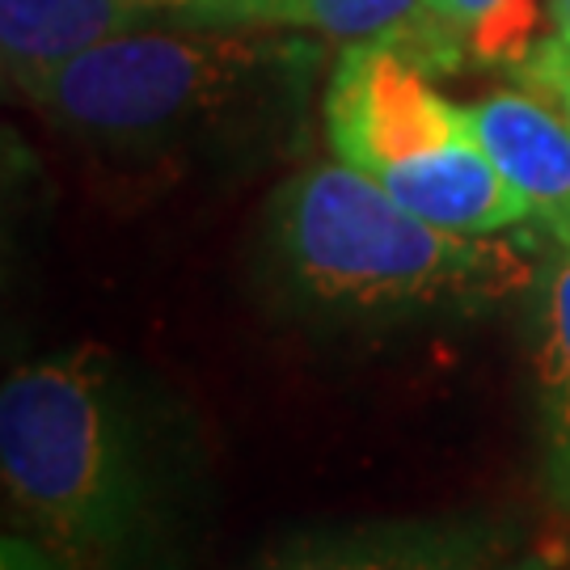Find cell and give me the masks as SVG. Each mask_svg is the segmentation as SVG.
Segmentation results:
<instances>
[{
    "label": "cell",
    "instance_id": "14",
    "mask_svg": "<svg viewBox=\"0 0 570 570\" xmlns=\"http://www.w3.org/2000/svg\"><path fill=\"white\" fill-rule=\"evenodd\" d=\"M0 570H72V567L60 562L47 546H35L26 537H4V546H0Z\"/></svg>",
    "mask_w": 570,
    "mask_h": 570
},
{
    "label": "cell",
    "instance_id": "10",
    "mask_svg": "<svg viewBox=\"0 0 570 570\" xmlns=\"http://www.w3.org/2000/svg\"><path fill=\"white\" fill-rule=\"evenodd\" d=\"M541 419L550 449V487L570 508V245L553 266L541 308Z\"/></svg>",
    "mask_w": 570,
    "mask_h": 570
},
{
    "label": "cell",
    "instance_id": "8",
    "mask_svg": "<svg viewBox=\"0 0 570 570\" xmlns=\"http://www.w3.org/2000/svg\"><path fill=\"white\" fill-rule=\"evenodd\" d=\"M157 18H174L169 0H0L4 68L30 89L68 60Z\"/></svg>",
    "mask_w": 570,
    "mask_h": 570
},
{
    "label": "cell",
    "instance_id": "9",
    "mask_svg": "<svg viewBox=\"0 0 570 570\" xmlns=\"http://www.w3.org/2000/svg\"><path fill=\"white\" fill-rule=\"evenodd\" d=\"M271 26L313 30L334 42H393L423 68H449L461 51L431 18L428 0H287Z\"/></svg>",
    "mask_w": 570,
    "mask_h": 570
},
{
    "label": "cell",
    "instance_id": "3",
    "mask_svg": "<svg viewBox=\"0 0 570 570\" xmlns=\"http://www.w3.org/2000/svg\"><path fill=\"white\" fill-rule=\"evenodd\" d=\"M0 478L72 570H127L148 532V482L115 367L98 346L21 364L0 389Z\"/></svg>",
    "mask_w": 570,
    "mask_h": 570
},
{
    "label": "cell",
    "instance_id": "11",
    "mask_svg": "<svg viewBox=\"0 0 570 570\" xmlns=\"http://www.w3.org/2000/svg\"><path fill=\"white\" fill-rule=\"evenodd\" d=\"M428 9L456 51L473 47L482 60L515 68L529 56V0H428Z\"/></svg>",
    "mask_w": 570,
    "mask_h": 570
},
{
    "label": "cell",
    "instance_id": "6",
    "mask_svg": "<svg viewBox=\"0 0 570 570\" xmlns=\"http://www.w3.org/2000/svg\"><path fill=\"white\" fill-rule=\"evenodd\" d=\"M376 183L428 225L465 237H494L532 220L529 204L515 195V186L499 174V165L473 136L393 165L376 174Z\"/></svg>",
    "mask_w": 570,
    "mask_h": 570
},
{
    "label": "cell",
    "instance_id": "13",
    "mask_svg": "<svg viewBox=\"0 0 570 570\" xmlns=\"http://www.w3.org/2000/svg\"><path fill=\"white\" fill-rule=\"evenodd\" d=\"M174 21H216V26H271L287 0H169Z\"/></svg>",
    "mask_w": 570,
    "mask_h": 570
},
{
    "label": "cell",
    "instance_id": "7",
    "mask_svg": "<svg viewBox=\"0 0 570 570\" xmlns=\"http://www.w3.org/2000/svg\"><path fill=\"white\" fill-rule=\"evenodd\" d=\"M499 550L478 520H406L292 546L263 570H499Z\"/></svg>",
    "mask_w": 570,
    "mask_h": 570
},
{
    "label": "cell",
    "instance_id": "5",
    "mask_svg": "<svg viewBox=\"0 0 570 570\" xmlns=\"http://www.w3.org/2000/svg\"><path fill=\"white\" fill-rule=\"evenodd\" d=\"M473 140L558 245H570V119L532 89H499L465 110Z\"/></svg>",
    "mask_w": 570,
    "mask_h": 570
},
{
    "label": "cell",
    "instance_id": "12",
    "mask_svg": "<svg viewBox=\"0 0 570 570\" xmlns=\"http://www.w3.org/2000/svg\"><path fill=\"white\" fill-rule=\"evenodd\" d=\"M520 77L529 81L532 94H541L546 102H553L570 119V42L562 35L529 51L520 63Z\"/></svg>",
    "mask_w": 570,
    "mask_h": 570
},
{
    "label": "cell",
    "instance_id": "1",
    "mask_svg": "<svg viewBox=\"0 0 570 570\" xmlns=\"http://www.w3.org/2000/svg\"><path fill=\"white\" fill-rule=\"evenodd\" d=\"M284 26L127 30L21 89L47 119L85 144L157 153L254 127L292 110L322 47Z\"/></svg>",
    "mask_w": 570,
    "mask_h": 570
},
{
    "label": "cell",
    "instance_id": "4",
    "mask_svg": "<svg viewBox=\"0 0 570 570\" xmlns=\"http://www.w3.org/2000/svg\"><path fill=\"white\" fill-rule=\"evenodd\" d=\"M431 68L393 42L346 47L326 85V136L334 157L364 174H385L431 148L465 140V110L435 94Z\"/></svg>",
    "mask_w": 570,
    "mask_h": 570
},
{
    "label": "cell",
    "instance_id": "15",
    "mask_svg": "<svg viewBox=\"0 0 570 570\" xmlns=\"http://www.w3.org/2000/svg\"><path fill=\"white\" fill-rule=\"evenodd\" d=\"M499 570H553V562L546 553H529V558H515V562H508V567Z\"/></svg>",
    "mask_w": 570,
    "mask_h": 570
},
{
    "label": "cell",
    "instance_id": "16",
    "mask_svg": "<svg viewBox=\"0 0 570 570\" xmlns=\"http://www.w3.org/2000/svg\"><path fill=\"white\" fill-rule=\"evenodd\" d=\"M553 21H558V35L570 42V0H553Z\"/></svg>",
    "mask_w": 570,
    "mask_h": 570
},
{
    "label": "cell",
    "instance_id": "2",
    "mask_svg": "<svg viewBox=\"0 0 570 570\" xmlns=\"http://www.w3.org/2000/svg\"><path fill=\"white\" fill-rule=\"evenodd\" d=\"M271 245L305 301L355 317L494 305L537 275L520 242L428 225L346 161L287 178L271 204Z\"/></svg>",
    "mask_w": 570,
    "mask_h": 570
}]
</instances>
